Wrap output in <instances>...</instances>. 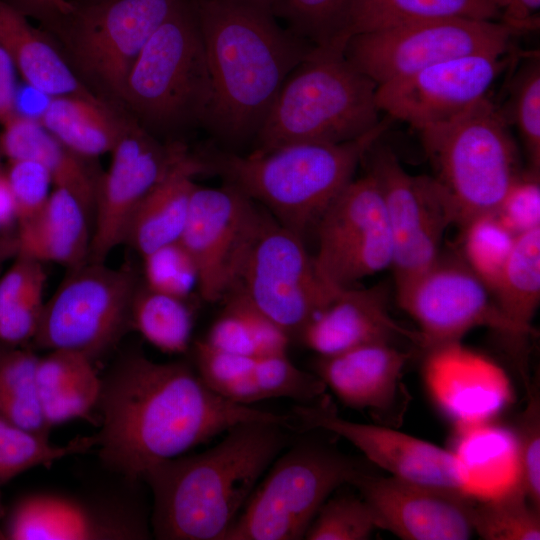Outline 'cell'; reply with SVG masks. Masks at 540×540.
<instances>
[{
  "mask_svg": "<svg viewBox=\"0 0 540 540\" xmlns=\"http://www.w3.org/2000/svg\"><path fill=\"white\" fill-rule=\"evenodd\" d=\"M253 377L261 400L285 397L308 403L322 398L326 390L316 374L296 367L287 353L257 357Z\"/></svg>",
  "mask_w": 540,
  "mask_h": 540,
  "instance_id": "43",
  "label": "cell"
},
{
  "mask_svg": "<svg viewBox=\"0 0 540 540\" xmlns=\"http://www.w3.org/2000/svg\"><path fill=\"white\" fill-rule=\"evenodd\" d=\"M410 358L392 343H372L319 356L314 369L346 406L386 416L406 400L401 378Z\"/></svg>",
  "mask_w": 540,
  "mask_h": 540,
  "instance_id": "23",
  "label": "cell"
},
{
  "mask_svg": "<svg viewBox=\"0 0 540 540\" xmlns=\"http://www.w3.org/2000/svg\"><path fill=\"white\" fill-rule=\"evenodd\" d=\"M34 6L46 11L61 15H68L74 11V7L69 0H28Z\"/></svg>",
  "mask_w": 540,
  "mask_h": 540,
  "instance_id": "54",
  "label": "cell"
},
{
  "mask_svg": "<svg viewBox=\"0 0 540 540\" xmlns=\"http://www.w3.org/2000/svg\"><path fill=\"white\" fill-rule=\"evenodd\" d=\"M16 220L15 202L6 175L0 167V229Z\"/></svg>",
  "mask_w": 540,
  "mask_h": 540,
  "instance_id": "53",
  "label": "cell"
},
{
  "mask_svg": "<svg viewBox=\"0 0 540 540\" xmlns=\"http://www.w3.org/2000/svg\"><path fill=\"white\" fill-rule=\"evenodd\" d=\"M287 430L274 423H242L202 453L149 467L141 480L153 494L155 537L223 540L263 472L288 444Z\"/></svg>",
  "mask_w": 540,
  "mask_h": 540,
  "instance_id": "3",
  "label": "cell"
},
{
  "mask_svg": "<svg viewBox=\"0 0 540 540\" xmlns=\"http://www.w3.org/2000/svg\"><path fill=\"white\" fill-rule=\"evenodd\" d=\"M45 282L35 286L21 301L0 318V341L18 345L33 340L39 327Z\"/></svg>",
  "mask_w": 540,
  "mask_h": 540,
  "instance_id": "49",
  "label": "cell"
},
{
  "mask_svg": "<svg viewBox=\"0 0 540 540\" xmlns=\"http://www.w3.org/2000/svg\"><path fill=\"white\" fill-rule=\"evenodd\" d=\"M96 444V435L78 437L66 445L51 444L48 436L25 430L0 415V486L30 468L86 452Z\"/></svg>",
  "mask_w": 540,
  "mask_h": 540,
  "instance_id": "39",
  "label": "cell"
},
{
  "mask_svg": "<svg viewBox=\"0 0 540 540\" xmlns=\"http://www.w3.org/2000/svg\"><path fill=\"white\" fill-rule=\"evenodd\" d=\"M194 357L200 378L223 398L228 397L244 383L257 359L218 350L204 340L196 342Z\"/></svg>",
  "mask_w": 540,
  "mask_h": 540,
  "instance_id": "45",
  "label": "cell"
},
{
  "mask_svg": "<svg viewBox=\"0 0 540 540\" xmlns=\"http://www.w3.org/2000/svg\"><path fill=\"white\" fill-rule=\"evenodd\" d=\"M386 225L382 192L368 171L339 193L315 226L318 251L313 258L318 272L349 246Z\"/></svg>",
  "mask_w": 540,
  "mask_h": 540,
  "instance_id": "28",
  "label": "cell"
},
{
  "mask_svg": "<svg viewBox=\"0 0 540 540\" xmlns=\"http://www.w3.org/2000/svg\"><path fill=\"white\" fill-rule=\"evenodd\" d=\"M399 305L417 323L421 348L460 342L477 327L526 337L499 310L493 294L460 255L444 256L396 288Z\"/></svg>",
  "mask_w": 540,
  "mask_h": 540,
  "instance_id": "12",
  "label": "cell"
},
{
  "mask_svg": "<svg viewBox=\"0 0 540 540\" xmlns=\"http://www.w3.org/2000/svg\"><path fill=\"white\" fill-rule=\"evenodd\" d=\"M321 400L294 409L297 426L343 437L393 477L467 493L455 453L390 427L341 418L327 397Z\"/></svg>",
  "mask_w": 540,
  "mask_h": 540,
  "instance_id": "18",
  "label": "cell"
},
{
  "mask_svg": "<svg viewBox=\"0 0 540 540\" xmlns=\"http://www.w3.org/2000/svg\"><path fill=\"white\" fill-rule=\"evenodd\" d=\"M91 217L69 191L54 187L43 208L18 225L17 255L73 268L88 261Z\"/></svg>",
  "mask_w": 540,
  "mask_h": 540,
  "instance_id": "24",
  "label": "cell"
},
{
  "mask_svg": "<svg viewBox=\"0 0 540 540\" xmlns=\"http://www.w3.org/2000/svg\"><path fill=\"white\" fill-rule=\"evenodd\" d=\"M376 90L343 53L315 49L286 77L250 152L357 139L381 120Z\"/></svg>",
  "mask_w": 540,
  "mask_h": 540,
  "instance_id": "5",
  "label": "cell"
},
{
  "mask_svg": "<svg viewBox=\"0 0 540 540\" xmlns=\"http://www.w3.org/2000/svg\"><path fill=\"white\" fill-rule=\"evenodd\" d=\"M6 175L19 225L43 208L52 192L53 181L47 169L33 160H9Z\"/></svg>",
  "mask_w": 540,
  "mask_h": 540,
  "instance_id": "48",
  "label": "cell"
},
{
  "mask_svg": "<svg viewBox=\"0 0 540 540\" xmlns=\"http://www.w3.org/2000/svg\"><path fill=\"white\" fill-rule=\"evenodd\" d=\"M181 1L104 0L87 8L72 36L78 65L121 99L137 56Z\"/></svg>",
  "mask_w": 540,
  "mask_h": 540,
  "instance_id": "17",
  "label": "cell"
},
{
  "mask_svg": "<svg viewBox=\"0 0 540 540\" xmlns=\"http://www.w3.org/2000/svg\"><path fill=\"white\" fill-rule=\"evenodd\" d=\"M0 150L9 160H33L50 173L53 186L72 193L94 216L100 178L86 159L54 137L37 118L16 113L3 124Z\"/></svg>",
  "mask_w": 540,
  "mask_h": 540,
  "instance_id": "26",
  "label": "cell"
},
{
  "mask_svg": "<svg viewBox=\"0 0 540 540\" xmlns=\"http://www.w3.org/2000/svg\"><path fill=\"white\" fill-rule=\"evenodd\" d=\"M520 419L516 439L518 486L529 502L540 510V401L536 391Z\"/></svg>",
  "mask_w": 540,
  "mask_h": 540,
  "instance_id": "46",
  "label": "cell"
},
{
  "mask_svg": "<svg viewBox=\"0 0 540 540\" xmlns=\"http://www.w3.org/2000/svg\"><path fill=\"white\" fill-rule=\"evenodd\" d=\"M368 153V171L377 180L384 200L393 244L391 268L399 288L440 256L441 240L454 223L453 215L433 177L409 174L388 147H376L375 143Z\"/></svg>",
  "mask_w": 540,
  "mask_h": 540,
  "instance_id": "14",
  "label": "cell"
},
{
  "mask_svg": "<svg viewBox=\"0 0 540 540\" xmlns=\"http://www.w3.org/2000/svg\"><path fill=\"white\" fill-rule=\"evenodd\" d=\"M505 55H472L434 64L380 84L378 109L421 131L459 116L487 93L506 68Z\"/></svg>",
  "mask_w": 540,
  "mask_h": 540,
  "instance_id": "16",
  "label": "cell"
},
{
  "mask_svg": "<svg viewBox=\"0 0 540 540\" xmlns=\"http://www.w3.org/2000/svg\"><path fill=\"white\" fill-rule=\"evenodd\" d=\"M509 125L486 96L454 119L419 131L436 171L433 178L461 227L495 212L521 172Z\"/></svg>",
  "mask_w": 540,
  "mask_h": 540,
  "instance_id": "7",
  "label": "cell"
},
{
  "mask_svg": "<svg viewBox=\"0 0 540 540\" xmlns=\"http://www.w3.org/2000/svg\"><path fill=\"white\" fill-rule=\"evenodd\" d=\"M211 78L204 128L229 152L252 144L288 74L316 48L265 0H191Z\"/></svg>",
  "mask_w": 540,
  "mask_h": 540,
  "instance_id": "2",
  "label": "cell"
},
{
  "mask_svg": "<svg viewBox=\"0 0 540 540\" xmlns=\"http://www.w3.org/2000/svg\"><path fill=\"white\" fill-rule=\"evenodd\" d=\"M224 307L204 341L238 355L262 357L286 354L290 336L262 313L238 288L222 299Z\"/></svg>",
  "mask_w": 540,
  "mask_h": 540,
  "instance_id": "31",
  "label": "cell"
},
{
  "mask_svg": "<svg viewBox=\"0 0 540 540\" xmlns=\"http://www.w3.org/2000/svg\"><path fill=\"white\" fill-rule=\"evenodd\" d=\"M455 17L498 21L500 14L489 0H354L347 40L355 34Z\"/></svg>",
  "mask_w": 540,
  "mask_h": 540,
  "instance_id": "32",
  "label": "cell"
},
{
  "mask_svg": "<svg viewBox=\"0 0 540 540\" xmlns=\"http://www.w3.org/2000/svg\"><path fill=\"white\" fill-rule=\"evenodd\" d=\"M369 504L351 495L327 499L308 527V540H365L377 529Z\"/></svg>",
  "mask_w": 540,
  "mask_h": 540,
  "instance_id": "42",
  "label": "cell"
},
{
  "mask_svg": "<svg viewBox=\"0 0 540 540\" xmlns=\"http://www.w3.org/2000/svg\"><path fill=\"white\" fill-rule=\"evenodd\" d=\"M138 287L131 265L112 268L85 262L69 268L45 301L33 343L48 350H71L94 360L131 328L130 310Z\"/></svg>",
  "mask_w": 540,
  "mask_h": 540,
  "instance_id": "9",
  "label": "cell"
},
{
  "mask_svg": "<svg viewBox=\"0 0 540 540\" xmlns=\"http://www.w3.org/2000/svg\"><path fill=\"white\" fill-rule=\"evenodd\" d=\"M509 108L503 112L521 137L529 169H540V61L533 55L520 66L511 83Z\"/></svg>",
  "mask_w": 540,
  "mask_h": 540,
  "instance_id": "41",
  "label": "cell"
},
{
  "mask_svg": "<svg viewBox=\"0 0 540 540\" xmlns=\"http://www.w3.org/2000/svg\"><path fill=\"white\" fill-rule=\"evenodd\" d=\"M264 212L230 183L196 184L180 243L192 258L201 297L217 302L239 279Z\"/></svg>",
  "mask_w": 540,
  "mask_h": 540,
  "instance_id": "13",
  "label": "cell"
},
{
  "mask_svg": "<svg viewBox=\"0 0 540 540\" xmlns=\"http://www.w3.org/2000/svg\"><path fill=\"white\" fill-rule=\"evenodd\" d=\"M500 14V20L516 33L539 26L540 0H489Z\"/></svg>",
  "mask_w": 540,
  "mask_h": 540,
  "instance_id": "51",
  "label": "cell"
},
{
  "mask_svg": "<svg viewBox=\"0 0 540 540\" xmlns=\"http://www.w3.org/2000/svg\"><path fill=\"white\" fill-rule=\"evenodd\" d=\"M37 119L66 147L84 158L111 152L128 123L94 94L51 97Z\"/></svg>",
  "mask_w": 540,
  "mask_h": 540,
  "instance_id": "30",
  "label": "cell"
},
{
  "mask_svg": "<svg viewBox=\"0 0 540 540\" xmlns=\"http://www.w3.org/2000/svg\"><path fill=\"white\" fill-rule=\"evenodd\" d=\"M39 401L50 428L87 417L98 405L102 379L93 360L71 350H50L39 358L36 372Z\"/></svg>",
  "mask_w": 540,
  "mask_h": 540,
  "instance_id": "29",
  "label": "cell"
},
{
  "mask_svg": "<svg viewBox=\"0 0 540 540\" xmlns=\"http://www.w3.org/2000/svg\"><path fill=\"white\" fill-rule=\"evenodd\" d=\"M471 519L474 533L486 540L540 539V510L518 485L495 497L473 499Z\"/></svg>",
  "mask_w": 540,
  "mask_h": 540,
  "instance_id": "38",
  "label": "cell"
},
{
  "mask_svg": "<svg viewBox=\"0 0 540 540\" xmlns=\"http://www.w3.org/2000/svg\"><path fill=\"white\" fill-rule=\"evenodd\" d=\"M16 68L8 53L0 46V123L16 114Z\"/></svg>",
  "mask_w": 540,
  "mask_h": 540,
  "instance_id": "52",
  "label": "cell"
},
{
  "mask_svg": "<svg viewBox=\"0 0 540 540\" xmlns=\"http://www.w3.org/2000/svg\"><path fill=\"white\" fill-rule=\"evenodd\" d=\"M426 353L424 375L432 396L447 414L464 424L488 419L510 399L504 371L461 342Z\"/></svg>",
  "mask_w": 540,
  "mask_h": 540,
  "instance_id": "20",
  "label": "cell"
},
{
  "mask_svg": "<svg viewBox=\"0 0 540 540\" xmlns=\"http://www.w3.org/2000/svg\"><path fill=\"white\" fill-rule=\"evenodd\" d=\"M494 213L515 236L540 227L539 172L521 171Z\"/></svg>",
  "mask_w": 540,
  "mask_h": 540,
  "instance_id": "47",
  "label": "cell"
},
{
  "mask_svg": "<svg viewBox=\"0 0 540 540\" xmlns=\"http://www.w3.org/2000/svg\"><path fill=\"white\" fill-rule=\"evenodd\" d=\"M12 540L145 539L140 520L98 509L72 496L37 492L21 498L6 525Z\"/></svg>",
  "mask_w": 540,
  "mask_h": 540,
  "instance_id": "22",
  "label": "cell"
},
{
  "mask_svg": "<svg viewBox=\"0 0 540 540\" xmlns=\"http://www.w3.org/2000/svg\"><path fill=\"white\" fill-rule=\"evenodd\" d=\"M493 297L526 337L535 334L531 323L540 301V227L516 237Z\"/></svg>",
  "mask_w": 540,
  "mask_h": 540,
  "instance_id": "34",
  "label": "cell"
},
{
  "mask_svg": "<svg viewBox=\"0 0 540 540\" xmlns=\"http://www.w3.org/2000/svg\"><path fill=\"white\" fill-rule=\"evenodd\" d=\"M234 288L290 337L343 289L321 277L303 238L265 212Z\"/></svg>",
  "mask_w": 540,
  "mask_h": 540,
  "instance_id": "11",
  "label": "cell"
},
{
  "mask_svg": "<svg viewBox=\"0 0 540 540\" xmlns=\"http://www.w3.org/2000/svg\"><path fill=\"white\" fill-rule=\"evenodd\" d=\"M377 526L405 540H466L474 534L470 494L382 477L361 470L353 479Z\"/></svg>",
  "mask_w": 540,
  "mask_h": 540,
  "instance_id": "19",
  "label": "cell"
},
{
  "mask_svg": "<svg viewBox=\"0 0 540 540\" xmlns=\"http://www.w3.org/2000/svg\"><path fill=\"white\" fill-rule=\"evenodd\" d=\"M391 121L387 116L366 134L343 143H294L245 155L222 151L206 162L303 238L354 179L358 165Z\"/></svg>",
  "mask_w": 540,
  "mask_h": 540,
  "instance_id": "4",
  "label": "cell"
},
{
  "mask_svg": "<svg viewBox=\"0 0 540 540\" xmlns=\"http://www.w3.org/2000/svg\"><path fill=\"white\" fill-rule=\"evenodd\" d=\"M130 325L162 352L179 354L188 349L193 313L186 299L138 285L131 304Z\"/></svg>",
  "mask_w": 540,
  "mask_h": 540,
  "instance_id": "36",
  "label": "cell"
},
{
  "mask_svg": "<svg viewBox=\"0 0 540 540\" xmlns=\"http://www.w3.org/2000/svg\"><path fill=\"white\" fill-rule=\"evenodd\" d=\"M142 259L144 285L154 291L186 299L198 286L196 266L179 240L156 249Z\"/></svg>",
  "mask_w": 540,
  "mask_h": 540,
  "instance_id": "44",
  "label": "cell"
},
{
  "mask_svg": "<svg viewBox=\"0 0 540 540\" xmlns=\"http://www.w3.org/2000/svg\"><path fill=\"white\" fill-rule=\"evenodd\" d=\"M38 361L28 349L0 351V415L25 430L48 436L51 428L37 392Z\"/></svg>",
  "mask_w": 540,
  "mask_h": 540,
  "instance_id": "37",
  "label": "cell"
},
{
  "mask_svg": "<svg viewBox=\"0 0 540 540\" xmlns=\"http://www.w3.org/2000/svg\"><path fill=\"white\" fill-rule=\"evenodd\" d=\"M42 264L30 257L17 255L12 266L0 278V318L35 286L45 282Z\"/></svg>",
  "mask_w": 540,
  "mask_h": 540,
  "instance_id": "50",
  "label": "cell"
},
{
  "mask_svg": "<svg viewBox=\"0 0 540 540\" xmlns=\"http://www.w3.org/2000/svg\"><path fill=\"white\" fill-rule=\"evenodd\" d=\"M97 406L102 412L99 456L130 481L242 423L297 426L292 415L223 398L186 363H157L140 353L122 359L102 380Z\"/></svg>",
  "mask_w": 540,
  "mask_h": 540,
  "instance_id": "1",
  "label": "cell"
},
{
  "mask_svg": "<svg viewBox=\"0 0 540 540\" xmlns=\"http://www.w3.org/2000/svg\"><path fill=\"white\" fill-rule=\"evenodd\" d=\"M0 46L31 88L50 97L92 95L65 59L10 4L0 0Z\"/></svg>",
  "mask_w": 540,
  "mask_h": 540,
  "instance_id": "27",
  "label": "cell"
},
{
  "mask_svg": "<svg viewBox=\"0 0 540 540\" xmlns=\"http://www.w3.org/2000/svg\"><path fill=\"white\" fill-rule=\"evenodd\" d=\"M211 97L198 20L192 1L182 0L137 56L121 99L148 131L172 135L204 127Z\"/></svg>",
  "mask_w": 540,
  "mask_h": 540,
  "instance_id": "6",
  "label": "cell"
},
{
  "mask_svg": "<svg viewBox=\"0 0 540 540\" xmlns=\"http://www.w3.org/2000/svg\"><path fill=\"white\" fill-rule=\"evenodd\" d=\"M181 142L161 143L144 126L128 121L98 183L89 262H105L125 243L130 223L147 194L188 153Z\"/></svg>",
  "mask_w": 540,
  "mask_h": 540,
  "instance_id": "15",
  "label": "cell"
},
{
  "mask_svg": "<svg viewBox=\"0 0 540 540\" xmlns=\"http://www.w3.org/2000/svg\"><path fill=\"white\" fill-rule=\"evenodd\" d=\"M461 442L457 456L466 492L500 495L518 485L516 439L498 429H477Z\"/></svg>",
  "mask_w": 540,
  "mask_h": 540,
  "instance_id": "33",
  "label": "cell"
},
{
  "mask_svg": "<svg viewBox=\"0 0 540 540\" xmlns=\"http://www.w3.org/2000/svg\"><path fill=\"white\" fill-rule=\"evenodd\" d=\"M461 228L459 255L493 294L517 236L494 212L477 216Z\"/></svg>",
  "mask_w": 540,
  "mask_h": 540,
  "instance_id": "40",
  "label": "cell"
},
{
  "mask_svg": "<svg viewBox=\"0 0 540 540\" xmlns=\"http://www.w3.org/2000/svg\"><path fill=\"white\" fill-rule=\"evenodd\" d=\"M274 17L316 49L343 53L354 0H265Z\"/></svg>",
  "mask_w": 540,
  "mask_h": 540,
  "instance_id": "35",
  "label": "cell"
},
{
  "mask_svg": "<svg viewBox=\"0 0 540 540\" xmlns=\"http://www.w3.org/2000/svg\"><path fill=\"white\" fill-rule=\"evenodd\" d=\"M210 170L205 159L184 155L143 199L125 243L141 257L180 239L189 213L194 181Z\"/></svg>",
  "mask_w": 540,
  "mask_h": 540,
  "instance_id": "25",
  "label": "cell"
},
{
  "mask_svg": "<svg viewBox=\"0 0 540 540\" xmlns=\"http://www.w3.org/2000/svg\"><path fill=\"white\" fill-rule=\"evenodd\" d=\"M515 34L501 21L442 18L352 35L343 55L378 86L455 58L505 55Z\"/></svg>",
  "mask_w": 540,
  "mask_h": 540,
  "instance_id": "10",
  "label": "cell"
},
{
  "mask_svg": "<svg viewBox=\"0 0 540 540\" xmlns=\"http://www.w3.org/2000/svg\"><path fill=\"white\" fill-rule=\"evenodd\" d=\"M362 469L336 449L303 440L256 486L223 540H297L328 496Z\"/></svg>",
  "mask_w": 540,
  "mask_h": 540,
  "instance_id": "8",
  "label": "cell"
},
{
  "mask_svg": "<svg viewBox=\"0 0 540 540\" xmlns=\"http://www.w3.org/2000/svg\"><path fill=\"white\" fill-rule=\"evenodd\" d=\"M387 292L377 285L343 288L304 326L298 337L319 356H332L372 343L405 338L421 347L418 331L399 325L389 314Z\"/></svg>",
  "mask_w": 540,
  "mask_h": 540,
  "instance_id": "21",
  "label": "cell"
}]
</instances>
